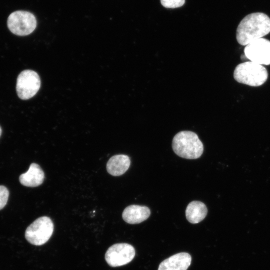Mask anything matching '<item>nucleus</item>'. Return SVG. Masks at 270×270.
I'll list each match as a JSON object with an SVG mask.
<instances>
[{
    "mask_svg": "<svg viewBox=\"0 0 270 270\" xmlns=\"http://www.w3.org/2000/svg\"><path fill=\"white\" fill-rule=\"evenodd\" d=\"M270 32V18L265 14L254 12L246 16L240 22L236 32L239 44L246 46Z\"/></svg>",
    "mask_w": 270,
    "mask_h": 270,
    "instance_id": "nucleus-1",
    "label": "nucleus"
},
{
    "mask_svg": "<svg viewBox=\"0 0 270 270\" xmlns=\"http://www.w3.org/2000/svg\"><path fill=\"white\" fill-rule=\"evenodd\" d=\"M172 148L178 156L186 159L198 158L204 151L203 144L198 135L189 130L177 133L172 139Z\"/></svg>",
    "mask_w": 270,
    "mask_h": 270,
    "instance_id": "nucleus-2",
    "label": "nucleus"
},
{
    "mask_svg": "<svg viewBox=\"0 0 270 270\" xmlns=\"http://www.w3.org/2000/svg\"><path fill=\"white\" fill-rule=\"evenodd\" d=\"M268 76L267 70L264 66L252 61L238 64L234 72V78L236 82L252 86L262 85Z\"/></svg>",
    "mask_w": 270,
    "mask_h": 270,
    "instance_id": "nucleus-3",
    "label": "nucleus"
},
{
    "mask_svg": "<svg viewBox=\"0 0 270 270\" xmlns=\"http://www.w3.org/2000/svg\"><path fill=\"white\" fill-rule=\"evenodd\" d=\"M54 224L48 216H41L34 221L26 229L25 238L27 241L34 246L46 244L52 234Z\"/></svg>",
    "mask_w": 270,
    "mask_h": 270,
    "instance_id": "nucleus-4",
    "label": "nucleus"
},
{
    "mask_svg": "<svg viewBox=\"0 0 270 270\" xmlns=\"http://www.w3.org/2000/svg\"><path fill=\"white\" fill-rule=\"evenodd\" d=\"M8 29L14 34L25 36L34 32L36 26V20L30 12L18 10L12 12L7 20Z\"/></svg>",
    "mask_w": 270,
    "mask_h": 270,
    "instance_id": "nucleus-5",
    "label": "nucleus"
},
{
    "mask_svg": "<svg viewBox=\"0 0 270 270\" xmlns=\"http://www.w3.org/2000/svg\"><path fill=\"white\" fill-rule=\"evenodd\" d=\"M40 86V78L38 73L32 70H24L18 76L16 90L18 96L22 100H26L33 97Z\"/></svg>",
    "mask_w": 270,
    "mask_h": 270,
    "instance_id": "nucleus-6",
    "label": "nucleus"
},
{
    "mask_svg": "<svg viewBox=\"0 0 270 270\" xmlns=\"http://www.w3.org/2000/svg\"><path fill=\"white\" fill-rule=\"evenodd\" d=\"M134 256L133 246L127 243H118L109 247L105 254V260L110 266L117 267L128 264Z\"/></svg>",
    "mask_w": 270,
    "mask_h": 270,
    "instance_id": "nucleus-7",
    "label": "nucleus"
},
{
    "mask_svg": "<svg viewBox=\"0 0 270 270\" xmlns=\"http://www.w3.org/2000/svg\"><path fill=\"white\" fill-rule=\"evenodd\" d=\"M244 53L250 61L261 65H270V41L262 38L254 40L246 46Z\"/></svg>",
    "mask_w": 270,
    "mask_h": 270,
    "instance_id": "nucleus-8",
    "label": "nucleus"
},
{
    "mask_svg": "<svg viewBox=\"0 0 270 270\" xmlns=\"http://www.w3.org/2000/svg\"><path fill=\"white\" fill-rule=\"evenodd\" d=\"M192 258L186 252L175 254L162 261L158 270H186L190 264Z\"/></svg>",
    "mask_w": 270,
    "mask_h": 270,
    "instance_id": "nucleus-9",
    "label": "nucleus"
},
{
    "mask_svg": "<svg viewBox=\"0 0 270 270\" xmlns=\"http://www.w3.org/2000/svg\"><path fill=\"white\" fill-rule=\"evenodd\" d=\"M150 214V211L148 206L133 204L124 208L122 218L128 224H137L147 220Z\"/></svg>",
    "mask_w": 270,
    "mask_h": 270,
    "instance_id": "nucleus-10",
    "label": "nucleus"
},
{
    "mask_svg": "<svg viewBox=\"0 0 270 270\" xmlns=\"http://www.w3.org/2000/svg\"><path fill=\"white\" fill-rule=\"evenodd\" d=\"M44 174L40 166L36 163L30 166L28 170L19 176L20 183L28 187H36L44 182Z\"/></svg>",
    "mask_w": 270,
    "mask_h": 270,
    "instance_id": "nucleus-11",
    "label": "nucleus"
},
{
    "mask_svg": "<svg viewBox=\"0 0 270 270\" xmlns=\"http://www.w3.org/2000/svg\"><path fill=\"white\" fill-rule=\"evenodd\" d=\"M130 160L126 155L116 154L112 156L106 164V170L111 175L120 176L128 169Z\"/></svg>",
    "mask_w": 270,
    "mask_h": 270,
    "instance_id": "nucleus-12",
    "label": "nucleus"
},
{
    "mask_svg": "<svg viewBox=\"0 0 270 270\" xmlns=\"http://www.w3.org/2000/svg\"><path fill=\"white\" fill-rule=\"evenodd\" d=\"M207 213L206 204L197 200L190 202L186 210V218L192 224H197L202 220Z\"/></svg>",
    "mask_w": 270,
    "mask_h": 270,
    "instance_id": "nucleus-13",
    "label": "nucleus"
},
{
    "mask_svg": "<svg viewBox=\"0 0 270 270\" xmlns=\"http://www.w3.org/2000/svg\"><path fill=\"white\" fill-rule=\"evenodd\" d=\"M9 196V191L6 187L0 185V210L7 204Z\"/></svg>",
    "mask_w": 270,
    "mask_h": 270,
    "instance_id": "nucleus-14",
    "label": "nucleus"
},
{
    "mask_svg": "<svg viewBox=\"0 0 270 270\" xmlns=\"http://www.w3.org/2000/svg\"><path fill=\"white\" fill-rule=\"evenodd\" d=\"M160 2L166 8H176L183 6L185 0H160Z\"/></svg>",
    "mask_w": 270,
    "mask_h": 270,
    "instance_id": "nucleus-15",
    "label": "nucleus"
},
{
    "mask_svg": "<svg viewBox=\"0 0 270 270\" xmlns=\"http://www.w3.org/2000/svg\"><path fill=\"white\" fill-rule=\"evenodd\" d=\"M2 128H0V136L1 134H2Z\"/></svg>",
    "mask_w": 270,
    "mask_h": 270,
    "instance_id": "nucleus-16",
    "label": "nucleus"
}]
</instances>
